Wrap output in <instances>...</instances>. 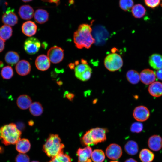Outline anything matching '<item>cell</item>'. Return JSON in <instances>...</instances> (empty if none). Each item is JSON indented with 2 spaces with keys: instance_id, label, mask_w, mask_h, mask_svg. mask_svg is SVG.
<instances>
[{
  "instance_id": "obj_1",
  "label": "cell",
  "mask_w": 162,
  "mask_h": 162,
  "mask_svg": "<svg viewBox=\"0 0 162 162\" xmlns=\"http://www.w3.org/2000/svg\"><path fill=\"white\" fill-rule=\"evenodd\" d=\"M92 31L90 25L83 23L79 26L74 34V42L77 48L88 49L95 43V40L92 36Z\"/></svg>"
},
{
  "instance_id": "obj_2",
  "label": "cell",
  "mask_w": 162,
  "mask_h": 162,
  "mask_svg": "<svg viewBox=\"0 0 162 162\" xmlns=\"http://www.w3.org/2000/svg\"><path fill=\"white\" fill-rule=\"evenodd\" d=\"M22 132L13 123L4 125L0 128V139L5 145L16 144L20 139Z\"/></svg>"
},
{
  "instance_id": "obj_3",
  "label": "cell",
  "mask_w": 162,
  "mask_h": 162,
  "mask_svg": "<svg viewBox=\"0 0 162 162\" xmlns=\"http://www.w3.org/2000/svg\"><path fill=\"white\" fill-rule=\"evenodd\" d=\"M64 147L58 135L51 134L44 145L43 150L48 156L52 158L63 152Z\"/></svg>"
},
{
  "instance_id": "obj_4",
  "label": "cell",
  "mask_w": 162,
  "mask_h": 162,
  "mask_svg": "<svg viewBox=\"0 0 162 162\" xmlns=\"http://www.w3.org/2000/svg\"><path fill=\"white\" fill-rule=\"evenodd\" d=\"M108 131L107 129L100 127L92 128L87 131L91 145L105 141Z\"/></svg>"
},
{
  "instance_id": "obj_5",
  "label": "cell",
  "mask_w": 162,
  "mask_h": 162,
  "mask_svg": "<svg viewBox=\"0 0 162 162\" xmlns=\"http://www.w3.org/2000/svg\"><path fill=\"white\" fill-rule=\"evenodd\" d=\"M104 64L106 68L110 71H115L122 67L123 61L120 55L113 53L108 55L105 57Z\"/></svg>"
},
{
  "instance_id": "obj_6",
  "label": "cell",
  "mask_w": 162,
  "mask_h": 162,
  "mask_svg": "<svg viewBox=\"0 0 162 162\" xmlns=\"http://www.w3.org/2000/svg\"><path fill=\"white\" fill-rule=\"evenodd\" d=\"M81 63L76 65L75 67V74L76 77L79 80L86 81L90 78L92 70L85 60H82Z\"/></svg>"
},
{
  "instance_id": "obj_7",
  "label": "cell",
  "mask_w": 162,
  "mask_h": 162,
  "mask_svg": "<svg viewBox=\"0 0 162 162\" xmlns=\"http://www.w3.org/2000/svg\"><path fill=\"white\" fill-rule=\"evenodd\" d=\"M41 46L40 41L36 38L31 37L25 41L24 47L26 52L28 54L32 55L39 51Z\"/></svg>"
},
{
  "instance_id": "obj_8",
  "label": "cell",
  "mask_w": 162,
  "mask_h": 162,
  "mask_svg": "<svg viewBox=\"0 0 162 162\" xmlns=\"http://www.w3.org/2000/svg\"><path fill=\"white\" fill-rule=\"evenodd\" d=\"M47 56L50 62L54 64H57L63 59L64 50L60 47L54 46L48 50Z\"/></svg>"
},
{
  "instance_id": "obj_9",
  "label": "cell",
  "mask_w": 162,
  "mask_h": 162,
  "mask_svg": "<svg viewBox=\"0 0 162 162\" xmlns=\"http://www.w3.org/2000/svg\"><path fill=\"white\" fill-rule=\"evenodd\" d=\"M150 115L149 110L146 106L140 105L134 109L133 116L134 119L139 122H144L147 120Z\"/></svg>"
},
{
  "instance_id": "obj_10",
  "label": "cell",
  "mask_w": 162,
  "mask_h": 162,
  "mask_svg": "<svg viewBox=\"0 0 162 162\" xmlns=\"http://www.w3.org/2000/svg\"><path fill=\"white\" fill-rule=\"evenodd\" d=\"M122 154V149L121 146L116 143L110 144L106 148V154L110 159L113 160L119 158Z\"/></svg>"
},
{
  "instance_id": "obj_11",
  "label": "cell",
  "mask_w": 162,
  "mask_h": 162,
  "mask_svg": "<svg viewBox=\"0 0 162 162\" xmlns=\"http://www.w3.org/2000/svg\"><path fill=\"white\" fill-rule=\"evenodd\" d=\"M140 80L143 84L150 85L154 82L156 79L155 72L149 69L143 70L140 74Z\"/></svg>"
},
{
  "instance_id": "obj_12",
  "label": "cell",
  "mask_w": 162,
  "mask_h": 162,
  "mask_svg": "<svg viewBox=\"0 0 162 162\" xmlns=\"http://www.w3.org/2000/svg\"><path fill=\"white\" fill-rule=\"evenodd\" d=\"M92 149L90 146L83 148H79L77 152L78 156V162H92L91 157Z\"/></svg>"
},
{
  "instance_id": "obj_13",
  "label": "cell",
  "mask_w": 162,
  "mask_h": 162,
  "mask_svg": "<svg viewBox=\"0 0 162 162\" xmlns=\"http://www.w3.org/2000/svg\"><path fill=\"white\" fill-rule=\"evenodd\" d=\"M2 21L5 25L13 26L17 23L18 18L13 10H8L3 15Z\"/></svg>"
},
{
  "instance_id": "obj_14",
  "label": "cell",
  "mask_w": 162,
  "mask_h": 162,
  "mask_svg": "<svg viewBox=\"0 0 162 162\" xmlns=\"http://www.w3.org/2000/svg\"><path fill=\"white\" fill-rule=\"evenodd\" d=\"M35 65L38 70L42 71H46L50 68V61L47 56L44 54L41 55L36 58Z\"/></svg>"
},
{
  "instance_id": "obj_15",
  "label": "cell",
  "mask_w": 162,
  "mask_h": 162,
  "mask_svg": "<svg viewBox=\"0 0 162 162\" xmlns=\"http://www.w3.org/2000/svg\"><path fill=\"white\" fill-rule=\"evenodd\" d=\"M15 69L19 75L26 76L30 73L31 70V66L28 61L24 60H21L16 64Z\"/></svg>"
},
{
  "instance_id": "obj_16",
  "label": "cell",
  "mask_w": 162,
  "mask_h": 162,
  "mask_svg": "<svg viewBox=\"0 0 162 162\" xmlns=\"http://www.w3.org/2000/svg\"><path fill=\"white\" fill-rule=\"evenodd\" d=\"M148 144L149 147L152 150L158 151L162 148V138L158 135H152L148 139Z\"/></svg>"
},
{
  "instance_id": "obj_17",
  "label": "cell",
  "mask_w": 162,
  "mask_h": 162,
  "mask_svg": "<svg viewBox=\"0 0 162 162\" xmlns=\"http://www.w3.org/2000/svg\"><path fill=\"white\" fill-rule=\"evenodd\" d=\"M37 26L35 23L30 21L24 22L22 26V33L28 37H31L35 34L37 32Z\"/></svg>"
},
{
  "instance_id": "obj_18",
  "label": "cell",
  "mask_w": 162,
  "mask_h": 162,
  "mask_svg": "<svg viewBox=\"0 0 162 162\" xmlns=\"http://www.w3.org/2000/svg\"><path fill=\"white\" fill-rule=\"evenodd\" d=\"M19 14L24 20H29L34 16V10L30 5H24L21 6L19 10Z\"/></svg>"
},
{
  "instance_id": "obj_19",
  "label": "cell",
  "mask_w": 162,
  "mask_h": 162,
  "mask_svg": "<svg viewBox=\"0 0 162 162\" xmlns=\"http://www.w3.org/2000/svg\"><path fill=\"white\" fill-rule=\"evenodd\" d=\"M148 91L152 96L158 97L162 95V83L159 81L154 82L148 86Z\"/></svg>"
},
{
  "instance_id": "obj_20",
  "label": "cell",
  "mask_w": 162,
  "mask_h": 162,
  "mask_svg": "<svg viewBox=\"0 0 162 162\" xmlns=\"http://www.w3.org/2000/svg\"><path fill=\"white\" fill-rule=\"evenodd\" d=\"M148 62L153 69L158 70L162 68V56L158 54H154L149 57Z\"/></svg>"
},
{
  "instance_id": "obj_21",
  "label": "cell",
  "mask_w": 162,
  "mask_h": 162,
  "mask_svg": "<svg viewBox=\"0 0 162 162\" xmlns=\"http://www.w3.org/2000/svg\"><path fill=\"white\" fill-rule=\"evenodd\" d=\"M16 104L18 107L20 109L26 110L30 107L32 104V100L28 95L22 94L18 98Z\"/></svg>"
},
{
  "instance_id": "obj_22",
  "label": "cell",
  "mask_w": 162,
  "mask_h": 162,
  "mask_svg": "<svg viewBox=\"0 0 162 162\" xmlns=\"http://www.w3.org/2000/svg\"><path fill=\"white\" fill-rule=\"evenodd\" d=\"M34 16V20L37 22L42 24L45 23L48 20L49 14L46 10L39 9L36 10Z\"/></svg>"
},
{
  "instance_id": "obj_23",
  "label": "cell",
  "mask_w": 162,
  "mask_h": 162,
  "mask_svg": "<svg viewBox=\"0 0 162 162\" xmlns=\"http://www.w3.org/2000/svg\"><path fill=\"white\" fill-rule=\"evenodd\" d=\"M16 148L19 152L25 154L30 150L31 144L28 139L25 138L20 139L16 143Z\"/></svg>"
},
{
  "instance_id": "obj_24",
  "label": "cell",
  "mask_w": 162,
  "mask_h": 162,
  "mask_svg": "<svg viewBox=\"0 0 162 162\" xmlns=\"http://www.w3.org/2000/svg\"><path fill=\"white\" fill-rule=\"evenodd\" d=\"M20 58L19 54L16 52L9 51L6 54L4 60L8 64L14 65L19 62Z\"/></svg>"
},
{
  "instance_id": "obj_25",
  "label": "cell",
  "mask_w": 162,
  "mask_h": 162,
  "mask_svg": "<svg viewBox=\"0 0 162 162\" xmlns=\"http://www.w3.org/2000/svg\"><path fill=\"white\" fill-rule=\"evenodd\" d=\"M124 148L126 152L130 155L136 154L139 150L138 146L135 141L130 140L128 141L125 144Z\"/></svg>"
},
{
  "instance_id": "obj_26",
  "label": "cell",
  "mask_w": 162,
  "mask_h": 162,
  "mask_svg": "<svg viewBox=\"0 0 162 162\" xmlns=\"http://www.w3.org/2000/svg\"><path fill=\"white\" fill-rule=\"evenodd\" d=\"M139 158L142 162H152L154 158V154L149 149L143 148L140 152Z\"/></svg>"
},
{
  "instance_id": "obj_27",
  "label": "cell",
  "mask_w": 162,
  "mask_h": 162,
  "mask_svg": "<svg viewBox=\"0 0 162 162\" xmlns=\"http://www.w3.org/2000/svg\"><path fill=\"white\" fill-rule=\"evenodd\" d=\"M131 12L135 18H141L145 15L146 10L142 4H137L134 6L131 9Z\"/></svg>"
},
{
  "instance_id": "obj_28",
  "label": "cell",
  "mask_w": 162,
  "mask_h": 162,
  "mask_svg": "<svg viewBox=\"0 0 162 162\" xmlns=\"http://www.w3.org/2000/svg\"><path fill=\"white\" fill-rule=\"evenodd\" d=\"M126 77L128 82L133 84H137L140 80V74L134 70H128L126 73Z\"/></svg>"
},
{
  "instance_id": "obj_29",
  "label": "cell",
  "mask_w": 162,
  "mask_h": 162,
  "mask_svg": "<svg viewBox=\"0 0 162 162\" xmlns=\"http://www.w3.org/2000/svg\"><path fill=\"white\" fill-rule=\"evenodd\" d=\"M29 111L33 116H38L42 114L43 112V108L40 103L35 102L31 104L29 107Z\"/></svg>"
},
{
  "instance_id": "obj_30",
  "label": "cell",
  "mask_w": 162,
  "mask_h": 162,
  "mask_svg": "<svg viewBox=\"0 0 162 162\" xmlns=\"http://www.w3.org/2000/svg\"><path fill=\"white\" fill-rule=\"evenodd\" d=\"M12 33V29L10 26L4 25L0 28V37L4 41L11 37Z\"/></svg>"
},
{
  "instance_id": "obj_31",
  "label": "cell",
  "mask_w": 162,
  "mask_h": 162,
  "mask_svg": "<svg viewBox=\"0 0 162 162\" xmlns=\"http://www.w3.org/2000/svg\"><path fill=\"white\" fill-rule=\"evenodd\" d=\"M91 158L94 162H103L105 157L104 151L100 149H96L92 152Z\"/></svg>"
},
{
  "instance_id": "obj_32",
  "label": "cell",
  "mask_w": 162,
  "mask_h": 162,
  "mask_svg": "<svg viewBox=\"0 0 162 162\" xmlns=\"http://www.w3.org/2000/svg\"><path fill=\"white\" fill-rule=\"evenodd\" d=\"M71 161L70 157L62 152L52 158L49 162H71Z\"/></svg>"
},
{
  "instance_id": "obj_33",
  "label": "cell",
  "mask_w": 162,
  "mask_h": 162,
  "mask_svg": "<svg viewBox=\"0 0 162 162\" xmlns=\"http://www.w3.org/2000/svg\"><path fill=\"white\" fill-rule=\"evenodd\" d=\"M1 74L4 79H10L14 75V71L12 68L9 66L4 67L1 70Z\"/></svg>"
},
{
  "instance_id": "obj_34",
  "label": "cell",
  "mask_w": 162,
  "mask_h": 162,
  "mask_svg": "<svg viewBox=\"0 0 162 162\" xmlns=\"http://www.w3.org/2000/svg\"><path fill=\"white\" fill-rule=\"evenodd\" d=\"M133 0H120L119 5L120 8L124 11H129L132 9L134 6Z\"/></svg>"
},
{
  "instance_id": "obj_35",
  "label": "cell",
  "mask_w": 162,
  "mask_h": 162,
  "mask_svg": "<svg viewBox=\"0 0 162 162\" xmlns=\"http://www.w3.org/2000/svg\"><path fill=\"white\" fill-rule=\"evenodd\" d=\"M143 129V125L140 122H136L133 123L131 125L130 129L133 133H137L141 132Z\"/></svg>"
},
{
  "instance_id": "obj_36",
  "label": "cell",
  "mask_w": 162,
  "mask_h": 162,
  "mask_svg": "<svg viewBox=\"0 0 162 162\" xmlns=\"http://www.w3.org/2000/svg\"><path fill=\"white\" fill-rule=\"evenodd\" d=\"M162 0H144L146 5L148 7L154 9L160 4Z\"/></svg>"
},
{
  "instance_id": "obj_37",
  "label": "cell",
  "mask_w": 162,
  "mask_h": 162,
  "mask_svg": "<svg viewBox=\"0 0 162 162\" xmlns=\"http://www.w3.org/2000/svg\"><path fill=\"white\" fill-rule=\"evenodd\" d=\"M16 162H29L30 158L27 154L23 153H19L15 158Z\"/></svg>"
},
{
  "instance_id": "obj_38",
  "label": "cell",
  "mask_w": 162,
  "mask_h": 162,
  "mask_svg": "<svg viewBox=\"0 0 162 162\" xmlns=\"http://www.w3.org/2000/svg\"><path fill=\"white\" fill-rule=\"evenodd\" d=\"M64 97H66L71 101L73 100L74 97V94L67 91L64 93Z\"/></svg>"
},
{
  "instance_id": "obj_39",
  "label": "cell",
  "mask_w": 162,
  "mask_h": 162,
  "mask_svg": "<svg viewBox=\"0 0 162 162\" xmlns=\"http://www.w3.org/2000/svg\"><path fill=\"white\" fill-rule=\"evenodd\" d=\"M155 73L158 79L162 80V68L157 70Z\"/></svg>"
},
{
  "instance_id": "obj_40",
  "label": "cell",
  "mask_w": 162,
  "mask_h": 162,
  "mask_svg": "<svg viewBox=\"0 0 162 162\" xmlns=\"http://www.w3.org/2000/svg\"><path fill=\"white\" fill-rule=\"evenodd\" d=\"M5 46V41L0 37V53L4 49Z\"/></svg>"
},
{
  "instance_id": "obj_41",
  "label": "cell",
  "mask_w": 162,
  "mask_h": 162,
  "mask_svg": "<svg viewBox=\"0 0 162 162\" xmlns=\"http://www.w3.org/2000/svg\"><path fill=\"white\" fill-rule=\"evenodd\" d=\"M46 1L50 3H53L58 5L60 2V0H45Z\"/></svg>"
},
{
  "instance_id": "obj_42",
  "label": "cell",
  "mask_w": 162,
  "mask_h": 162,
  "mask_svg": "<svg viewBox=\"0 0 162 162\" xmlns=\"http://www.w3.org/2000/svg\"><path fill=\"white\" fill-rule=\"evenodd\" d=\"M125 162H137V161L132 158H130L126 160Z\"/></svg>"
},
{
  "instance_id": "obj_43",
  "label": "cell",
  "mask_w": 162,
  "mask_h": 162,
  "mask_svg": "<svg viewBox=\"0 0 162 162\" xmlns=\"http://www.w3.org/2000/svg\"><path fill=\"white\" fill-rule=\"evenodd\" d=\"M34 122L33 121L31 120L28 122V124L29 126H32L34 124Z\"/></svg>"
},
{
  "instance_id": "obj_44",
  "label": "cell",
  "mask_w": 162,
  "mask_h": 162,
  "mask_svg": "<svg viewBox=\"0 0 162 162\" xmlns=\"http://www.w3.org/2000/svg\"><path fill=\"white\" fill-rule=\"evenodd\" d=\"M69 67L71 69H73L74 67V64H70L69 65Z\"/></svg>"
},
{
  "instance_id": "obj_45",
  "label": "cell",
  "mask_w": 162,
  "mask_h": 162,
  "mask_svg": "<svg viewBox=\"0 0 162 162\" xmlns=\"http://www.w3.org/2000/svg\"><path fill=\"white\" fill-rule=\"evenodd\" d=\"M3 66V63L2 61H0V68L2 67Z\"/></svg>"
},
{
  "instance_id": "obj_46",
  "label": "cell",
  "mask_w": 162,
  "mask_h": 162,
  "mask_svg": "<svg viewBox=\"0 0 162 162\" xmlns=\"http://www.w3.org/2000/svg\"><path fill=\"white\" fill-rule=\"evenodd\" d=\"M32 0H22V1L25 2H29L32 1Z\"/></svg>"
},
{
  "instance_id": "obj_47",
  "label": "cell",
  "mask_w": 162,
  "mask_h": 162,
  "mask_svg": "<svg viewBox=\"0 0 162 162\" xmlns=\"http://www.w3.org/2000/svg\"><path fill=\"white\" fill-rule=\"evenodd\" d=\"M57 83H58L59 85H61V83H62L61 81H58V82H57Z\"/></svg>"
},
{
  "instance_id": "obj_48",
  "label": "cell",
  "mask_w": 162,
  "mask_h": 162,
  "mask_svg": "<svg viewBox=\"0 0 162 162\" xmlns=\"http://www.w3.org/2000/svg\"><path fill=\"white\" fill-rule=\"evenodd\" d=\"M110 162H119L117 161H112Z\"/></svg>"
},
{
  "instance_id": "obj_49",
  "label": "cell",
  "mask_w": 162,
  "mask_h": 162,
  "mask_svg": "<svg viewBox=\"0 0 162 162\" xmlns=\"http://www.w3.org/2000/svg\"><path fill=\"white\" fill-rule=\"evenodd\" d=\"M31 162H39L37 161H32Z\"/></svg>"
},
{
  "instance_id": "obj_50",
  "label": "cell",
  "mask_w": 162,
  "mask_h": 162,
  "mask_svg": "<svg viewBox=\"0 0 162 162\" xmlns=\"http://www.w3.org/2000/svg\"><path fill=\"white\" fill-rule=\"evenodd\" d=\"M160 5L162 7V3L160 4Z\"/></svg>"
}]
</instances>
